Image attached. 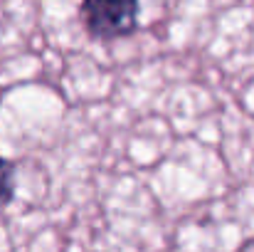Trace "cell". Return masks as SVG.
Instances as JSON below:
<instances>
[{
    "instance_id": "cell-1",
    "label": "cell",
    "mask_w": 254,
    "mask_h": 252,
    "mask_svg": "<svg viewBox=\"0 0 254 252\" xmlns=\"http://www.w3.org/2000/svg\"><path fill=\"white\" fill-rule=\"evenodd\" d=\"M141 0H82L79 20L94 40H119L138 30Z\"/></svg>"
},
{
    "instance_id": "cell-2",
    "label": "cell",
    "mask_w": 254,
    "mask_h": 252,
    "mask_svg": "<svg viewBox=\"0 0 254 252\" xmlns=\"http://www.w3.org/2000/svg\"><path fill=\"white\" fill-rule=\"evenodd\" d=\"M15 198V166L12 161L0 156V213L12 203Z\"/></svg>"
}]
</instances>
